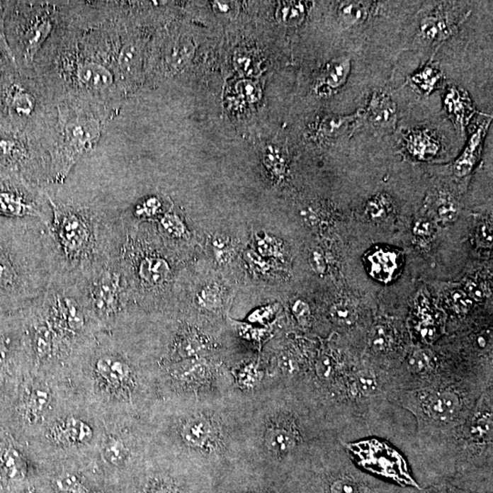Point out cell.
Listing matches in <instances>:
<instances>
[{
  "mask_svg": "<svg viewBox=\"0 0 493 493\" xmlns=\"http://www.w3.org/2000/svg\"><path fill=\"white\" fill-rule=\"evenodd\" d=\"M137 220H157L162 215V202L157 197L144 199L140 204L135 205L132 212Z\"/></svg>",
  "mask_w": 493,
  "mask_h": 493,
  "instance_id": "cell-33",
  "label": "cell"
},
{
  "mask_svg": "<svg viewBox=\"0 0 493 493\" xmlns=\"http://www.w3.org/2000/svg\"><path fill=\"white\" fill-rule=\"evenodd\" d=\"M478 237L483 245L489 246L492 242V226L491 223H483L479 227Z\"/></svg>",
  "mask_w": 493,
  "mask_h": 493,
  "instance_id": "cell-49",
  "label": "cell"
},
{
  "mask_svg": "<svg viewBox=\"0 0 493 493\" xmlns=\"http://www.w3.org/2000/svg\"><path fill=\"white\" fill-rule=\"evenodd\" d=\"M204 348V344L197 337L188 336L183 338L178 346V351L182 355L191 356L200 352Z\"/></svg>",
  "mask_w": 493,
  "mask_h": 493,
  "instance_id": "cell-42",
  "label": "cell"
},
{
  "mask_svg": "<svg viewBox=\"0 0 493 493\" xmlns=\"http://www.w3.org/2000/svg\"><path fill=\"white\" fill-rule=\"evenodd\" d=\"M106 120L84 104L56 103V117L48 138L50 184H62L82 157L99 143Z\"/></svg>",
  "mask_w": 493,
  "mask_h": 493,
  "instance_id": "cell-5",
  "label": "cell"
},
{
  "mask_svg": "<svg viewBox=\"0 0 493 493\" xmlns=\"http://www.w3.org/2000/svg\"><path fill=\"white\" fill-rule=\"evenodd\" d=\"M56 117V103L33 72L8 66L0 77V126L45 140Z\"/></svg>",
  "mask_w": 493,
  "mask_h": 493,
  "instance_id": "cell-4",
  "label": "cell"
},
{
  "mask_svg": "<svg viewBox=\"0 0 493 493\" xmlns=\"http://www.w3.org/2000/svg\"><path fill=\"white\" fill-rule=\"evenodd\" d=\"M293 312L299 322L307 321L310 314H311L309 305L305 302L302 301V300H298V301L293 303Z\"/></svg>",
  "mask_w": 493,
  "mask_h": 493,
  "instance_id": "cell-46",
  "label": "cell"
},
{
  "mask_svg": "<svg viewBox=\"0 0 493 493\" xmlns=\"http://www.w3.org/2000/svg\"><path fill=\"white\" fill-rule=\"evenodd\" d=\"M310 264L312 270L318 274H324L327 271V260L321 249H314L310 254Z\"/></svg>",
  "mask_w": 493,
  "mask_h": 493,
  "instance_id": "cell-45",
  "label": "cell"
},
{
  "mask_svg": "<svg viewBox=\"0 0 493 493\" xmlns=\"http://www.w3.org/2000/svg\"><path fill=\"white\" fill-rule=\"evenodd\" d=\"M266 444L268 450L276 453H289L295 448L296 441L289 431L279 429L268 433Z\"/></svg>",
  "mask_w": 493,
  "mask_h": 493,
  "instance_id": "cell-30",
  "label": "cell"
},
{
  "mask_svg": "<svg viewBox=\"0 0 493 493\" xmlns=\"http://www.w3.org/2000/svg\"><path fill=\"white\" fill-rule=\"evenodd\" d=\"M33 71L55 103L84 104L106 121L128 96L117 74L112 35L84 9H63Z\"/></svg>",
  "mask_w": 493,
  "mask_h": 493,
  "instance_id": "cell-1",
  "label": "cell"
},
{
  "mask_svg": "<svg viewBox=\"0 0 493 493\" xmlns=\"http://www.w3.org/2000/svg\"><path fill=\"white\" fill-rule=\"evenodd\" d=\"M351 72V60L348 57H339L333 60L325 68L321 80L316 86V93L321 96H328L342 88Z\"/></svg>",
  "mask_w": 493,
  "mask_h": 493,
  "instance_id": "cell-16",
  "label": "cell"
},
{
  "mask_svg": "<svg viewBox=\"0 0 493 493\" xmlns=\"http://www.w3.org/2000/svg\"><path fill=\"white\" fill-rule=\"evenodd\" d=\"M0 217L39 220L47 229L52 220L48 191L24 180H0Z\"/></svg>",
  "mask_w": 493,
  "mask_h": 493,
  "instance_id": "cell-10",
  "label": "cell"
},
{
  "mask_svg": "<svg viewBox=\"0 0 493 493\" xmlns=\"http://www.w3.org/2000/svg\"><path fill=\"white\" fill-rule=\"evenodd\" d=\"M213 7L217 13L225 16V17H232L233 13L237 12L236 2L230 1H215Z\"/></svg>",
  "mask_w": 493,
  "mask_h": 493,
  "instance_id": "cell-47",
  "label": "cell"
},
{
  "mask_svg": "<svg viewBox=\"0 0 493 493\" xmlns=\"http://www.w3.org/2000/svg\"><path fill=\"white\" fill-rule=\"evenodd\" d=\"M434 232V227L432 223L428 220H422L418 221L414 227V233L420 238H426L431 237Z\"/></svg>",
  "mask_w": 493,
  "mask_h": 493,
  "instance_id": "cell-48",
  "label": "cell"
},
{
  "mask_svg": "<svg viewBox=\"0 0 493 493\" xmlns=\"http://www.w3.org/2000/svg\"><path fill=\"white\" fill-rule=\"evenodd\" d=\"M194 53V46L186 40H176L169 43L163 56V71L176 74L189 62Z\"/></svg>",
  "mask_w": 493,
  "mask_h": 493,
  "instance_id": "cell-18",
  "label": "cell"
},
{
  "mask_svg": "<svg viewBox=\"0 0 493 493\" xmlns=\"http://www.w3.org/2000/svg\"><path fill=\"white\" fill-rule=\"evenodd\" d=\"M64 2H8L5 39L21 72H33L34 63L61 21Z\"/></svg>",
  "mask_w": 493,
  "mask_h": 493,
  "instance_id": "cell-6",
  "label": "cell"
},
{
  "mask_svg": "<svg viewBox=\"0 0 493 493\" xmlns=\"http://www.w3.org/2000/svg\"><path fill=\"white\" fill-rule=\"evenodd\" d=\"M441 79V72L437 66L431 63L411 76L410 82L422 91L423 94H429L438 87Z\"/></svg>",
  "mask_w": 493,
  "mask_h": 493,
  "instance_id": "cell-24",
  "label": "cell"
},
{
  "mask_svg": "<svg viewBox=\"0 0 493 493\" xmlns=\"http://www.w3.org/2000/svg\"><path fill=\"white\" fill-rule=\"evenodd\" d=\"M50 185V160L42 139L0 126V180Z\"/></svg>",
  "mask_w": 493,
  "mask_h": 493,
  "instance_id": "cell-8",
  "label": "cell"
},
{
  "mask_svg": "<svg viewBox=\"0 0 493 493\" xmlns=\"http://www.w3.org/2000/svg\"><path fill=\"white\" fill-rule=\"evenodd\" d=\"M363 117V110L348 116L328 115L322 118L315 129L316 137L322 141L334 140L344 134Z\"/></svg>",
  "mask_w": 493,
  "mask_h": 493,
  "instance_id": "cell-17",
  "label": "cell"
},
{
  "mask_svg": "<svg viewBox=\"0 0 493 493\" xmlns=\"http://www.w3.org/2000/svg\"><path fill=\"white\" fill-rule=\"evenodd\" d=\"M307 14V3L302 1L280 2L276 11L277 21L284 26L301 24Z\"/></svg>",
  "mask_w": 493,
  "mask_h": 493,
  "instance_id": "cell-21",
  "label": "cell"
},
{
  "mask_svg": "<svg viewBox=\"0 0 493 493\" xmlns=\"http://www.w3.org/2000/svg\"><path fill=\"white\" fill-rule=\"evenodd\" d=\"M331 493H363L361 487L355 480L344 477L336 480L331 486Z\"/></svg>",
  "mask_w": 493,
  "mask_h": 493,
  "instance_id": "cell-41",
  "label": "cell"
},
{
  "mask_svg": "<svg viewBox=\"0 0 493 493\" xmlns=\"http://www.w3.org/2000/svg\"><path fill=\"white\" fill-rule=\"evenodd\" d=\"M246 257H248L249 265H251L252 270H254L255 273L261 274L270 273L271 268L270 264L265 261L264 259L257 255L256 252L249 251L248 254H246Z\"/></svg>",
  "mask_w": 493,
  "mask_h": 493,
  "instance_id": "cell-44",
  "label": "cell"
},
{
  "mask_svg": "<svg viewBox=\"0 0 493 493\" xmlns=\"http://www.w3.org/2000/svg\"><path fill=\"white\" fill-rule=\"evenodd\" d=\"M330 316L334 322L342 327H350L357 318L355 308L350 303L344 301L338 302L332 306Z\"/></svg>",
  "mask_w": 493,
  "mask_h": 493,
  "instance_id": "cell-36",
  "label": "cell"
},
{
  "mask_svg": "<svg viewBox=\"0 0 493 493\" xmlns=\"http://www.w3.org/2000/svg\"><path fill=\"white\" fill-rule=\"evenodd\" d=\"M264 163L268 171L275 178H284L286 173V159L280 148L268 145L264 151Z\"/></svg>",
  "mask_w": 493,
  "mask_h": 493,
  "instance_id": "cell-29",
  "label": "cell"
},
{
  "mask_svg": "<svg viewBox=\"0 0 493 493\" xmlns=\"http://www.w3.org/2000/svg\"><path fill=\"white\" fill-rule=\"evenodd\" d=\"M454 24L448 20L443 12H435L434 14L426 16L420 23V33L426 40L443 41L453 34Z\"/></svg>",
  "mask_w": 493,
  "mask_h": 493,
  "instance_id": "cell-19",
  "label": "cell"
},
{
  "mask_svg": "<svg viewBox=\"0 0 493 493\" xmlns=\"http://www.w3.org/2000/svg\"><path fill=\"white\" fill-rule=\"evenodd\" d=\"M444 106L446 112L461 131L465 129L475 113L472 100L466 91L456 86H450L445 91Z\"/></svg>",
  "mask_w": 493,
  "mask_h": 493,
  "instance_id": "cell-13",
  "label": "cell"
},
{
  "mask_svg": "<svg viewBox=\"0 0 493 493\" xmlns=\"http://www.w3.org/2000/svg\"><path fill=\"white\" fill-rule=\"evenodd\" d=\"M466 293L468 296L475 299L476 301H482L484 298V292H483L482 288L474 281H469L467 283Z\"/></svg>",
  "mask_w": 493,
  "mask_h": 493,
  "instance_id": "cell-50",
  "label": "cell"
},
{
  "mask_svg": "<svg viewBox=\"0 0 493 493\" xmlns=\"http://www.w3.org/2000/svg\"><path fill=\"white\" fill-rule=\"evenodd\" d=\"M163 235L169 239H180L188 235V230L184 221L178 214L166 212L161 215L157 220Z\"/></svg>",
  "mask_w": 493,
  "mask_h": 493,
  "instance_id": "cell-27",
  "label": "cell"
},
{
  "mask_svg": "<svg viewBox=\"0 0 493 493\" xmlns=\"http://www.w3.org/2000/svg\"><path fill=\"white\" fill-rule=\"evenodd\" d=\"M74 277L82 305L98 331L119 328L134 300L118 254L89 273Z\"/></svg>",
  "mask_w": 493,
  "mask_h": 493,
  "instance_id": "cell-7",
  "label": "cell"
},
{
  "mask_svg": "<svg viewBox=\"0 0 493 493\" xmlns=\"http://www.w3.org/2000/svg\"><path fill=\"white\" fill-rule=\"evenodd\" d=\"M390 211V202L384 196H377V197L370 199L366 205V214L370 219L375 221H381L387 217Z\"/></svg>",
  "mask_w": 493,
  "mask_h": 493,
  "instance_id": "cell-37",
  "label": "cell"
},
{
  "mask_svg": "<svg viewBox=\"0 0 493 493\" xmlns=\"http://www.w3.org/2000/svg\"><path fill=\"white\" fill-rule=\"evenodd\" d=\"M57 270L46 227L0 217V312L14 314L45 292Z\"/></svg>",
  "mask_w": 493,
  "mask_h": 493,
  "instance_id": "cell-3",
  "label": "cell"
},
{
  "mask_svg": "<svg viewBox=\"0 0 493 493\" xmlns=\"http://www.w3.org/2000/svg\"><path fill=\"white\" fill-rule=\"evenodd\" d=\"M256 245H257L258 251L264 257L281 258L283 256V242L266 233L264 236L257 235Z\"/></svg>",
  "mask_w": 493,
  "mask_h": 493,
  "instance_id": "cell-34",
  "label": "cell"
},
{
  "mask_svg": "<svg viewBox=\"0 0 493 493\" xmlns=\"http://www.w3.org/2000/svg\"><path fill=\"white\" fill-rule=\"evenodd\" d=\"M450 301L452 305L458 312H465L469 310L472 301L465 292L463 290H454L450 295Z\"/></svg>",
  "mask_w": 493,
  "mask_h": 493,
  "instance_id": "cell-43",
  "label": "cell"
},
{
  "mask_svg": "<svg viewBox=\"0 0 493 493\" xmlns=\"http://www.w3.org/2000/svg\"><path fill=\"white\" fill-rule=\"evenodd\" d=\"M349 390L351 396L353 397H372L380 390V380L371 373H358L355 378H352Z\"/></svg>",
  "mask_w": 493,
  "mask_h": 493,
  "instance_id": "cell-23",
  "label": "cell"
},
{
  "mask_svg": "<svg viewBox=\"0 0 493 493\" xmlns=\"http://www.w3.org/2000/svg\"><path fill=\"white\" fill-rule=\"evenodd\" d=\"M128 450L125 442L115 436H108L104 439L102 457L106 463L112 466L122 465L128 458Z\"/></svg>",
  "mask_w": 493,
  "mask_h": 493,
  "instance_id": "cell-25",
  "label": "cell"
},
{
  "mask_svg": "<svg viewBox=\"0 0 493 493\" xmlns=\"http://www.w3.org/2000/svg\"><path fill=\"white\" fill-rule=\"evenodd\" d=\"M152 493H176L173 489L169 487H161L159 489H154Z\"/></svg>",
  "mask_w": 493,
  "mask_h": 493,
  "instance_id": "cell-51",
  "label": "cell"
},
{
  "mask_svg": "<svg viewBox=\"0 0 493 493\" xmlns=\"http://www.w3.org/2000/svg\"><path fill=\"white\" fill-rule=\"evenodd\" d=\"M236 91L245 102L255 103L261 100L262 91L260 85L251 80H242L236 85Z\"/></svg>",
  "mask_w": 493,
  "mask_h": 493,
  "instance_id": "cell-39",
  "label": "cell"
},
{
  "mask_svg": "<svg viewBox=\"0 0 493 493\" xmlns=\"http://www.w3.org/2000/svg\"><path fill=\"white\" fill-rule=\"evenodd\" d=\"M371 273L377 279L387 281L397 268V257L393 252L379 251L369 257Z\"/></svg>",
  "mask_w": 493,
  "mask_h": 493,
  "instance_id": "cell-20",
  "label": "cell"
},
{
  "mask_svg": "<svg viewBox=\"0 0 493 493\" xmlns=\"http://www.w3.org/2000/svg\"><path fill=\"white\" fill-rule=\"evenodd\" d=\"M491 120H487L486 122L479 125L476 131L473 132L472 137L469 139V142L466 145L465 149L458 158L454 164V174L459 178H463L469 175L472 171L474 166L478 161L480 152L482 149L483 142L486 137L487 132L489 130L491 125Z\"/></svg>",
  "mask_w": 493,
  "mask_h": 493,
  "instance_id": "cell-15",
  "label": "cell"
},
{
  "mask_svg": "<svg viewBox=\"0 0 493 493\" xmlns=\"http://www.w3.org/2000/svg\"><path fill=\"white\" fill-rule=\"evenodd\" d=\"M49 194L52 220L47 227L56 271L84 275L119 254L125 227L121 216L99 205L56 202Z\"/></svg>",
  "mask_w": 493,
  "mask_h": 493,
  "instance_id": "cell-2",
  "label": "cell"
},
{
  "mask_svg": "<svg viewBox=\"0 0 493 493\" xmlns=\"http://www.w3.org/2000/svg\"><path fill=\"white\" fill-rule=\"evenodd\" d=\"M436 216L443 222H453L459 215V205L450 195L446 193H438L433 200Z\"/></svg>",
  "mask_w": 493,
  "mask_h": 493,
  "instance_id": "cell-28",
  "label": "cell"
},
{
  "mask_svg": "<svg viewBox=\"0 0 493 493\" xmlns=\"http://www.w3.org/2000/svg\"><path fill=\"white\" fill-rule=\"evenodd\" d=\"M57 491L62 493H90L87 486L77 475L71 472H63L57 476L55 480Z\"/></svg>",
  "mask_w": 493,
  "mask_h": 493,
  "instance_id": "cell-32",
  "label": "cell"
},
{
  "mask_svg": "<svg viewBox=\"0 0 493 493\" xmlns=\"http://www.w3.org/2000/svg\"><path fill=\"white\" fill-rule=\"evenodd\" d=\"M210 435V426L203 419H194L183 428L182 436L186 443L201 446L208 441Z\"/></svg>",
  "mask_w": 493,
  "mask_h": 493,
  "instance_id": "cell-26",
  "label": "cell"
},
{
  "mask_svg": "<svg viewBox=\"0 0 493 493\" xmlns=\"http://www.w3.org/2000/svg\"><path fill=\"white\" fill-rule=\"evenodd\" d=\"M466 400L460 387H429L409 395L407 407L418 416L419 424L446 429L469 419L470 404L464 402Z\"/></svg>",
  "mask_w": 493,
  "mask_h": 493,
  "instance_id": "cell-9",
  "label": "cell"
},
{
  "mask_svg": "<svg viewBox=\"0 0 493 493\" xmlns=\"http://www.w3.org/2000/svg\"><path fill=\"white\" fill-rule=\"evenodd\" d=\"M370 4L363 1L343 2L338 8V16L344 26H356L368 18Z\"/></svg>",
  "mask_w": 493,
  "mask_h": 493,
  "instance_id": "cell-22",
  "label": "cell"
},
{
  "mask_svg": "<svg viewBox=\"0 0 493 493\" xmlns=\"http://www.w3.org/2000/svg\"><path fill=\"white\" fill-rule=\"evenodd\" d=\"M363 116L375 128L391 130L396 128L397 121V104L384 91H377L370 99Z\"/></svg>",
  "mask_w": 493,
  "mask_h": 493,
  "instance_id": "cell-12",
  "label": "cell"
},
{
  "mask_svg": "<svg viewBox=\"0 0 493 493\" xmlns=\"http://www.w3.org/2000/svg\"><path fill=\"white\" fill-rule=\"evenodd\" d=\"M50 436L56 444L69 447L88 443L94 437V431L86 422L71 416L55 423Z\"/></svg>",
  "mask_w": 493,
  "mask_h": 493,
  "instance_id": "cell-11",
  "label": "cell"
},
{
  "mask_svg": "<svg viewBox=\"0 0 493 493\" xmlns=\"http://www.w3.org/2000/svg\"><path fill=\"white\" fill-rule=\"evenodd\" d=\"M393 344L391 333L385 325H378L373 334L371 344L373 349L378 352H387Z\"/></svg>",
  "mask_w": 493,
  "mask_h": 493,
  "instance_id": "cell-40",
  "label": "cell"
},
{
  "mask_svg": "<svg viewBox=\"0 0 493 493\" xmlns=\"http://www.w3.org/2000/svg\"><path fill=\"white\" fill-rule=\"evenodd\" d=\"M224 292L217 283L205 284L198 293V302L207 310H217L222 306Z\"/></svg>",
  "mask_w": 493,
  "mask_h": 493,
  "instance_id": "cell-31",
  "label": "cell"
},
{
  "mask_svg": "<svg viewBox=\"0 0 493 493\" xmlns=\"http://www.w3.org/2000/svg\"><path fill=\"white\" fill-rule=\"evenodd\" d=\"M234 63L237 69L246 76H258L261 74V61L251 53H237L234 57Z\"/></svg>",
  "mask_w": 493,
  "mask_h": 493,
  "instance_id": "cell-35",
  "label": "cell"
},
{
  "mask_svg": "<svg viewBox=\"0 0 493 493\" xmlns=\"http://www.w3.org/2000/svg\"><path fill=\"white\" fill-rule=\"evenodd\" d=\"M212 249L217 261L221 264H226L235 254V246L232 240L222 236H216L212 239Z\"/></svg>",
  "mask_w": 493,
  "mask_h": 493,
  "instance_id": "cell-38",
  "label": "cell"
},
{
  "mask_svg": "<svg viewBox=\"0 0 493 493\" xmlns=\"http://www.w3.org/2000/svg\"><path fill=\"white\" fill-rule=\"evenodd\" d=\"M404 147L411 157L421 161H428L437 157L441 150L437 135L426 129H414L404 137Z\"/></svg>",
  "mask_w": 493,
  "mask_h": 493,
  "instance_id": "cell-14",
  "label": "cell"
}]
</instances>
